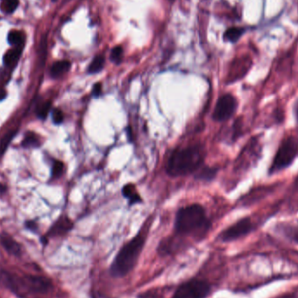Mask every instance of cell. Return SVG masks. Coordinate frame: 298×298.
I'll use <instances>...</instances> for the list:
<instances>
[{"label": "cell", "mask_w": 298, "mask_h": 298, "mask_svg": "<svg viewBox=\"0 0 298 298\" xmlns=\"http://www.w3.org/2000/svg\"><path fill=\"white\" fill-rule=\"evenodd\" d=\"M238 102L234 95L226 94L218 99L213 119L216 122H224L231 118L237 110Z\"/></svg>", "instance_id": "8"}, {"label": "cell", "mask_w": 298, "mask_h": 298, "mask_svg": "<svg viewBox=\"0 0 298 298\" xmlns=\"http://www.w3.org/2000/svg\"><path fill=\"white\" fill-rule=\"evenodd\" d=\"M71 63L67 60L57 61L51 68V74L53 78H59L67 73L70 69Z\"/></svg>", "instance_id": "11"}, {"label": "cell", "mask_w": 298, "mask_h": 298, "mask_svg": "<svg viewBox=\"0 0 298 298\" xmlns=\"http://www.w3.org/2000/svg\"><path fill=\"white\" fill-rule=\"evenodd\" d=\"M51 106H52V103L49 101L46 102L39 106V108L38 109V116L39 119H46L47 118L51 110Z\"/></svg>", "instance_id": "22"}, {"label": "cell", "mask_w": 298, "mask_h": 298, "mask_svg": "<svg viewBox=\"0 0 298 298\" xmlns=\"http://www.w3.org/2000/svg\"><path fill=\"white\" fill-rule=\"evenodd\" d=\"M123 48L121 46H115L111 52V60L116 64H119L122 60Z\"/></svg>", "instance_id": "21"}, {"label": "cell", "mask_w": 298, "mask_h": 298, "mask_svg": "<svg viewBox=\"0 0 298 298\" xmlns=\"http://www.w3.org/2000/svg\"><path fill=\"white\" fill-rule=\"evenodd\" d=\"M243 29L240 28H230L228 29L227 32H225V39L230 42H236L243 33Z\"/></svg>", "instance_id": "19"}, {"label": "cell", "mask_w": 298, "mask_h": 298, "mask_svg": "<svg viewBox=\"0 0 298 298\" xmlns=\"http://www.w3.org/2000/svg\"><path fill=\"white\" fill-rule=\"evenodd\" d=\"M294 114L296 120H297V122L298 123V100L296 102V104H295L294 105Z\"/></svg>", "instance_id": "31"}, {"label": "cell", "mask_w": 298, "mask_h": 298, "mask_svg": "<svg viewBox=\"0 0 298 298\" xmlns=\"http://www.w3.org/2000/svg\"><path fill=\"white\" fill-rule=\"evenodd\" d=\"M217 172L218 169H215V168L206 167V168H203L201 170H200L196 176L198 179L203 180V181H211L216 176Z\"/></svg>", "instance_id": "15"}, {"label": "cell", "mask_w": 298, "mask_h": 298, "mask_svg": "<svg viewBox=\"0 0 298 298\" xmlns=\"http://www.w3.org/2000/svg\"><path fill=\"white\" fill-rule=\"evenodd\" d=\"M53 121L56 125H60L63 122L64 114L60 109H54L53 111Z\"/></svg>", "instance_id": "26"}, {"label": "cell", "mask_w": 298, "mask_h": 298, "mask_svg": "<svg viewBox=\"0 0 298 298\" xmlns=\"http://www.w3.org/2000/svg\"><path fill=\"white\" fill-rule=\"evenodd\" d=\"M146 243V235L140 232L136 236L126 242L119 252L110 267V274L112 277L120 278L126 277V275L136 266L140 254L143 250Z\"/></svg>", "instance_id": "3"}, {"label": "cell", "mask_w": 298, "mask_h": 298, "mask_svg": "<svg viewBox=\"0 0 298 298\" xmlns=\"http://www.w3.org/2000/svg\"><path fill=\"white\" fill-rule=\"evenodd\" d=\"M105 65V58L101 55H98L95 57L94 60H92L91 63L88 66V74H98L103 69Z\"/></svg>", "instance_id": "14"}, {"label": "cell", "mask_w": 298, "mask_h": 298, "mask_svg": "<svg viewBox=\"0 0 298 298\" xmlns=\"http://www.w3.org/2000/svg\"><path fill=\"white\" fill-rule=\"evenodd\" d=\"M276 298H298V295L293 292H288V293H284V294L278 296Z\"/></svg>", "instance_id": "29"}, {"label": "cell", "mask_w": 298, "mask_h": 298, "mask_svg": "<svg viewBox=\"0 0 298 298\" xmlns=\"http://www.w3.org/2000/svg\"><path fill=\"white\" fill-rule=\"evenodd\" d=\"M26 227H27L29 229H31V230H36L37 225H36L34 221H27V222H26Z\"/></svg>", "instance_id": "30"}, {"label": "cell", "mask_w": 298, "mask_h": 298, "mask_svg": "<svg viewBox=\"0 0 298 298\" xmlns=\"http://www.w3.org/2000/svg\"><path fill=\"white\" fill-rule=\"evenodd\" d=\"M282 231L284 232L287 238L298 244V223L284 224V226H282Z\"/></svg>", "instance_id": "13"}, {"label": "cell", "mask_w": 298, "mask_h": 298, "mask_svg": "<svg viewBox=\"0 0 298 298\" xmlns=\"http://www.w3.org/2000/svg\"><path fill=\"white\" fill-rule=\"evenodd\" d=\"M21 50L19 48L16 49H11L8 51L7 53L4 54V63L5 66H12L13 64L16 63L18 61V58L20 56Z\"/></svg>", "instance_id": "16"}, {"label": "cell", "mask_w": 298, "mask_h": 298, "mask_svg": "<svg viewBox=\"0 0 298 298\" xmlns=\"http://www.w3.org/2000/svg\"><path fill=\"white\" fill-rule=\"evenodd\" d=\"M53 1H56V0H53Z\"/></svg>", "instance_id": "34"}, {"label": "cell", "mask_w": 298, "mask_h": 298, "mask_svg": "<svg viewBox=\"0 0 298 298\" xmlns=\"http://www.w3.org/2000/svg\"><path fill=\"white\" fill-rule=\"evenodd\" d=\"M211 290V284L207 281L192 278L179 285L172 298H207Z\"/></svg>", "instance_id": "6"}, {"label": "cell", "mask_w": 298, "mask_h": 298, "mask_svg": "<svg viewBox=\"0 0 298 298\" xmlns=\"http://www.w3.org/2000/svg\"><path fill=\"white\" fill-rule=\"evenodd\" d=\"M5 190H6L5 186H4L3 184H1V183H0V193H3V192L5 191Z\"/></svg>", "instance_id": "33"}, {"label": "cell", "mask_w": 298, "mask_h": 298, "mask_svg": "<svg viewBox=\"0 0 298 298\" xmlns=\"http://www.w3.org/2000/svg\"><path fill=\"white\" fill-rule=\"evenodd\" d=\"M255 228L256 226L251 218H242L221 232L219 235V238L223 242H234L249 235L251 232L255 230Z\"/></svg>", "instance_id": "7"}, {"label": "cell", "mask_w": 298, "mask_h": 298, "mask_svg": "<svg viewBox=\"0 0 298 298\" xmlns=\"http://www.w3.org/2000/svg\"><path fill=\"white\" fill-rule=\"evenodd\" d=\"M73 227L74 224L70 219L66 216H62L53 225L52 228H50L47 236L54 237V236L66 235L67 233L70 231Z\"/></svg>", "instance_id": "10"}, {"label": "cell", "mask_w": 298, "mask_h": 298, "mask_svg": "<svg viewBox=\"0 0 298 298\" xmlns=\"http://www.w3.org/2000/svg\"><path fill=\"white\" fill-rule=\"evenodd\" d=\"M24 40V35L23 33L18 31H11L9 35H8V41L13 46L20 45Z\"/></svg>", "instance_id": "20"}, {"label": "cell", "mask_w": 298, "mask_h": 298, "mask_svg": "<svg viewBox=\"0 0 298 298\" xmlns=\"http://www.w3.org/2000/svg\"><path fill=\"white\" fill-rule=\"evenodd\" d=\"M40 146V140L38 134H36L33 132H28L25 133V138L22 141V147L25 148H35Z\"/></svg>", "instance_id": "12"}, {"label": "cell", "mask_w": 298, "mask_h": 298, "mask_svg": "<svg viewBox=\"0 0 298 298\" xmlns=\"http://www.w3.org/2000/svg\"><path fill=\"white\" fill-rule=\"evenodd\" d=\"M5 96H6V93L4 91L2 92V93L0 94V101H1V100H3V99L5 98Z\"/></svg>", "instance_id": "32"}, {"label": "cell", "mask_w": 298, "mask_h": 298, "mask_svg": "<svg viewBox=\"0 0 298 298\" xmlns=\"http://www.w3.org/2000/svg\"><path fill=\"white\" fill-rule=\"evenodd\" d=\"M18 5V0H2L1 10L6 14H11L17 9Z\"/></svg>", "instance_id": "18"}, {"label": "cell", "mask_w": 298, "mask_h": 298, "mask_svg": "<svg viewBox=\"0 0 298 298\" xmlns=\"http://www.w3.org/2000/svg\"><path fill=\"white\" fill-rule=\"evenodd\" d=\"M3 281L20 298H34L39 295L47 294L53 289L52 281L42 276L3 272Z\"/></svg>", "instance_id": "1"}, {"label": "cell", "mask_w": 298, "mask_h": 298, "mask_svg": "<svg viewBox=\"0 0 298 298\" xmlns=\"http://www.w3.org/2000/svg\"><path fill=\"white\" fill-rule=\"evenodd\" d=\"M208 226L206 211L200 204L183 207L176 214L175 229L178 235H189Z\"/></svg>", "instance_id": "4"}, {"label": "cell", "mask_w": 298, "mask_h": 298, "mask_svg": "<svg viewBox=\"0 0 298 298\" xmlns=\"http://www.w3.org/2000/svg\"><path fill=\"white\" fill-rule=\"evenodd\" d=\"M122 194L124 197H126L127 199H130L131 197L137 194L136 187L135 185H133V183H128L123 187Z\"/></svg>", "instance_id": "24"}, {"label": "cell", "mask_w": 298, "mask_h": 298, "mask_svg": "<svg viewBox=\"0 0 298 298\" xmlns=\"http://www.w3.org/2000/svg\"><path fill=\"white\" fill-rule=\"evenodd\" d=\"M91 298H109L106 295L100 291H94L91 293Z\"/></svg>", "instance_id": "28"}, {"label": "cell", "mask_w": 298, "mask_h": 298, "mask_svg": "<svg viewBox=\"0 0 298 298\" xmlns=\"http://www.w3.org/2000/svg\"><path fill=\"white\" fill-rule=\"evenodd\" d=\"M162 293L155 290H150V291H145L143 293L139 296V298H162Z\"/></svg>", "instance_id": "25"}, {"label": "cell", "mask_w": 298, "mask_h": 298, "mask_svg": "<svg viewBox=\"0 0 298 298\" xmlns=\"http://www.w3.org/2000/svg\"><path fill=\"white\" fill-rule=\"evenodd\" d=\"M298 155V138L289 136L281 141L277 153L271 162L269 175H274L287 169L293 163Z\"/></svg>", "instance_id": "5"}, {"label": "cell", "mask_w": 298, "mask_h": 298, "mask_svg": "<svg viewBox=\"0 0 298 298\" xmlns=\"http://www.w3.org/2000/svg\"><path fill=\"white\" fill-rule=\"evenodd\" d=\"M92 95L96 98L102 95V84L100 82H97L96 84L94 85L92 89Z\"/></svg>", "instance_id": "27"}, {"label": "cell", "mask_w": 298, "mask_h": 298, "mask_svg": "<svg viewBox=\"0 0 298 298\" xmlns=\"http://www.w3.org/2000/svg\"><path fill=\"white\" fill-rule=\"evenodd\" d=\"M16 134H17V131H11L1 139L0 140V155H4L5 151L7 150L9 145L11 144V140H13Z\"/></svg>", "instance_id": "17"}, {"label": "cell", "mask_w": 298, "mask_h": 298, "mask_svg": "<svg viewBox=\"0 0 298 298\" xmlns=\"http://www.w3.org/2000/svg\"><path fill=\"white\" fill-rule=\"evenodd\" d=\"M64 172V163L60 161H55L52 169V176L53 178H59Z\"/></svg>", "instance_id": "23"}, {"label": "cell", "mask_w": 298, "mask_h": 298, "mask_svg": "<svg viewBox=\"0 0 298 298\" xmlns=\"http://www.w3.org/2000/svg\"><path fill=\"white\" fill-rule=\"evenodd\" d=\"M204 158V150L198 145L177 148L169 156L166 171L172 177L190 175L200 168Z\"/></svg>", "instance_id": "2"}, {"label": "cell", "mask_w": 298, "mask_h": 298, "mask_svg": "<svg viewBox=\"0 0 298 298\" xmlns=\"http://www.w3.org/2000/svg\"><path fill=\"white\" fill-rule=\"evenodd\" d=\"M0 242L1 245L3 246L4 249L11 256H21V246L19 245V243L6 232H3L0 235Z\"/></svg>", "instance_id": "9"}]
</instances>
